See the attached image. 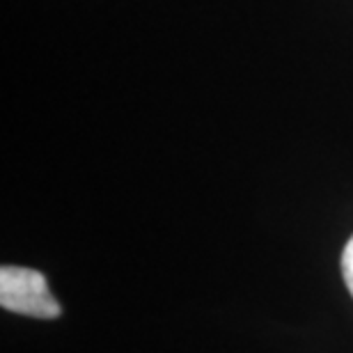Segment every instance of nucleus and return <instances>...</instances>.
Instances as JSON below:
<instances>
[{"instance_id": "nucleus-2", "label": "nucleus", "mask_w": 353, "mask_h": 353, "mask_svg": "<svg viewBox=\"0 0 353 353\" xmlns=\"http://www.w3.org/2000/svg\"><path fill=\"white\" fill-rule=\"evenodd\" d=\"M342 273H344V282H347L349 292L353 296V236L349 239L347 248L342 252Z\"/></svg>"}, {"instance_id": "nucleus-1", "label": "nucleus", "mask_w": 353, "mask_h": 353, "mask_svg": "<svg viewBox=\"0 0 353 353\" xmlns=\"http://www.w3.org/2000/svg\"><path fill=\"white\" fill-rule=\"evenodd\" d=\"M0 305L34 319H55L62 312L44 275L26 266L0 268Z\"/></svg>"}]
</instances>
